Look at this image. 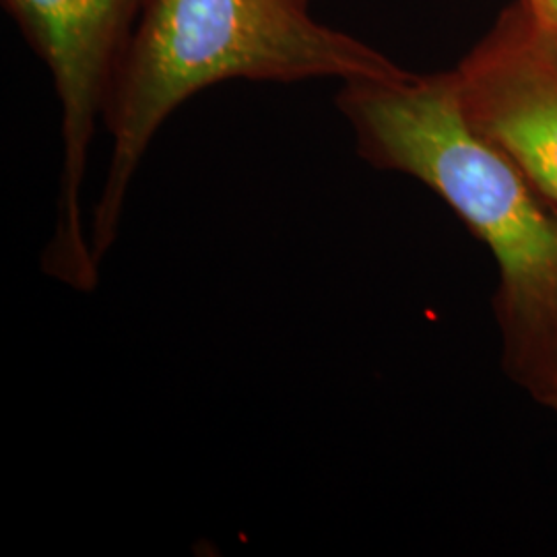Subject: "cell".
Listing matches in <instances>:
<instances>
[{
    "label": "cell",
    "instance_id": "6da1fadb",
    "mask_svg": "<svg viewBox=\"0 0 557 557\" xmlns=\"http://www.w3.org/2000/svg\"><path fill=\"white\" fill-rule=\"evenodd\" d=\"M338 108L372 165L434 190L494 255L502 368L541 405L557 393V202L467 119L453 73L345 81Z\"/></svg>",
    "mask_w": 557,
    "mask_h": 557
},
{
    "label": "cell",
    "instance_id": "7a4b0ae2",
    "mask_svg": "<svg viewBox=\"0 0 557 557\" xmlns=\"http://www.w3.org/2000/svg\"><path fill=\"white\" fill-rule=\"evenodd\" d=\"M370 46L306 15L294 0H145L139 34L106 98L112 160L91 223L100 262L119 238L124 200L161 124L197 91L227 79H391Z\"/></svg>",
    "mask_w": 557,
    "mask_h": 557
},
{
    "label": "cell",
    "instance_id": "3957f363",
    "mask_svg": "<svg viewBox=\"0 0 557 557\" xmlns=\"http://www.w3.org/2000/svg\"><path fill=\"white\" fill-rule=\"evenodd\" d=\"M46 60L62 110V176L59 209L41 269L77 292L100 278L83 220V178L96 120L120 64L119 46L139 0H7Z\"/></svg>",
    "mask_w": 557,
    "mask_h": 557
},
{
    "label": "cell",
    "instance_id": "277c9868",
    "mask_svg": "<svg viewBox=\"0 0 557 557\" xmlns=\"http://www.w3.org/2000/svg\"><path fill=\"white\" fill-rule=\"evenodd\" d=\"M453 79L471 124L557 202V23L520 0Z\"/></svg>",
    "mask_w": 557,
    "mask_h": 557
},
{
    "label": "cell",
    "instance_id": "5b68a950",
    "mask_svg": "<svg viewBox=\"0 0 557 557\" xmlns=\"http://www.w3.org/2000/svg\"><path fill=\"white\" fill-rule=\"evenodd\" d=\"M543 20L557 23V0H527Z\"/></svg>",
    "mask_w": 557,
    "mask_h": 557
},
{
    "label": "cell",
    "instance_id": "8992f818",
    "mask_svg": "<svg viewBox=\"0 0 557 557\" xmlns=\"http://www.w3.org/2000/svg\"><path fill=\"white\" fill-rule=\"evenodd\" d=\"M547 407H549V409H554V411H556L557 413V393H556V397L552 398V400H549V405H547Z\"/></svg>",
    "mask_w": 557,
    "mask_h": 557
},
{
    "label": "cell",
    "instance_id": "52a82bcc",
    "mask_svg": "<svg viewBox=\"0 0 557 557\" xmlns=\"http://www.w3.org/2000/svg\"><path fill=\"white\" fill-rule=\"evenodd\" d=\"M296 4H301V7H306V0H294Z\"/></svg>",
    "mask_w": 557,
    "mask_h": 557
}]
</instances>
